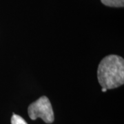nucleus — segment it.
<instances>
[{
	"label": "nucleus",
	"mask_w": 124,
	"mask_h": 124,
	"mask_svg": "<svg viewBox=\"0 0 124 124\" xmlns=\"http://www.w3.org/2000/svg\"><path fill=\"white\" fill-rule=\"evenodd\" d=\"M97 78L102 88L107 90L116 88L124 85V59L116 54L105 57L99 64Z\"/></svg>",
	"instance_id": "f257e3e1"
},
{
	"label": "nucleus",
	"mask_w": 124,
	"mask_h": 124,
	"mask_svg": "<svg viewBox=\"0 0 124 124\" xmlns=\"http://www.w3.org/2000/svg\"><path fill=\"white\" fill-rule=\"evenodd\" d=\"M29 117L32 120L41 118L46 124H52L54 120V112L51 103L46 96H42L28 108Z\"/></svg>",
	"instance_id": "f03ea898"
},
{
	"label": "nucleus",
	"mask_w": 124,
	"mask_h": 124,
	"mask_svg": "<svg viewBox=\"0 0 124 124\" xmlns=\"http://www.w3.org/2000/svg\"><path fill=\"white\" fill-rule=\"evenodd\" d=\"M101 2L110 7H124V0H101Z\"/></svg>",
	"instance_id": "7ed1b4c3"
},
{
	"label": "nucleus",
	"mask_w": 124,
	"mask_h": 124,
	"mask_svg": "<svg viewBox=\"0 0 124 124\" xmlns=\"http://www.w3.org/2000/svg\"><path fill=\"white\" fill-rule=\"evenodd\" d=\"M13 115L11 117V124H28L26 121L19 115L13 113Z\"/></svg>",
	"instance_id": "20e7f679"
},
{
	"label": "nucleus",
	"mask_w": 124,
	"mask_h": 124,
	"mask_svg": "<svg viewBox=\"0 0 124 124\" xmlns=\"http://www.w3.org/2000/svg\"><path fill=\"white\" fill-rule=\"evenodd\" d=\"M102 92H106L107 91V89L105 88H102V90H101Z\"/></svg>",
	"instance_id": "39448f33"
}]
</instances>
